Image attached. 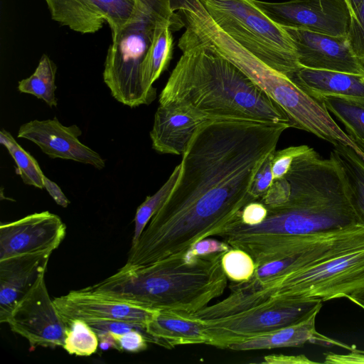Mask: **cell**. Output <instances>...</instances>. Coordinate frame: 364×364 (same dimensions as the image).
<instances>
[{
	"label": "cell",
	"instance_id": "cell-1",
	"mask_svg": "<svg viewBox=\"0 0 364 364\" xmlns=\"http://www.w3.org/2000/svg\"><path fill=\"white\" fill-rule=\"evenodd\" d=\"M290 127L227 119L201 124L182 155L174 188L131 247L128 262L149 265L220 236L255 201L250 191L255 175Z\"/></svg>",
	"mask_w": 364,
	"mask_h": 364
},
{
	"label": "cell",
	"instance_id": "cell-2",
	"mask_svg": "<svg viewBox=\"0 0 364 364\" xmlns=\"http://www.w3.org/2000/svg\"><path fill=\"white\" fill-rule=\"evenodd\" d=\"M285 177L290 185L285 203L266 206L267 215L257 225L239 217L220 235L232 248L247 252L257 267L309 248L314 233L360 224L345 172L332 151L323 159L309 147L294 159Z\"/></svg>",
	"mask_w": 364,
	"mask_h": 364
},
{
	"label": "cell",
	"instance_id": "cell-3",
	"mask_svg": "<svg viewBox=\"0 0 364 364\" xmlns=\"http://www.w3.org/2000/svg\"><path fill=\"white\" fill-rule=\"evenodd\" d=\"M178 46L183 53L161 92L160 105L208 120L290 124L282 109L230 61L205 46Z\"/></svg>",
	"mask_w": 364,
	"mask_h": 364
},
{
	"label": "cell",
	"instance_id": "cell-4",
	"mask_svg": "<svg viewBox=\"0 0 364 364\" xmlns=\"http://www.w3.org/2000/svg\"><path fill=\"white\" fill-rule=\"evenodd\" d=\"M225 253L195 257L184 254L146 266L120 268L86 289L153 310L193 314L224 293L228 277L221 259Z\"/></svg>",
	"mask_w": 364,
	"mask_h": 364
},
{
	"label": "cell",
	"instance_id": "cell-5",
	"mask_svg": "<svg viewBox=\"0 0 364 364\" xmlns=\"http://www.w3.org/2000/svg\"><path fill=\"white\" fill-rule=\"evenodd\" d=\"M222 301L193 314L203 322L208 345L220 348L299 323L320 311V299L273 297L242 282Z\"/></svg>",
	"mask_w": 364,
	"mask_h": 364
},
{
	"label": "cell",
	"instance_id": "cell-6",
	"mask_svg": "<svg viewBox=\"0 0 364 364\" xmlns=\"http://www.w3.org/2000/svg\"><path fill=\"white\" fill-rule=\"evenodd\" d=\"M187 39L191 44L207 46L237 66L282 109L291 127L318 135L328 127L331 115L321 101L240 46L206 11L194 18Z\"/></svg>",
	"mask_w": 364,
	"mask_h": 364
},
{
	"label": "cell",
	"instance_id": "cell-7",
	"mask_svg": "<svg viewBox=\"0 0 364 364\" xmlns=\"http://www.w3.org/2000/svg\"><path fill=\"white\" fill-rule=\"evenodd\" d=\"M170 23L173 31L185 26L170 0H136L132 18L112 36L102 73L112 96L129 107L149 105L141 82V66L156 28Z\"/></svg>",
	"mask_w": 364,
	"mask_h": 364
},
{
	"label": "cell",
	"instance_id": "cell-8",
	"mask_svg": "<svg viewBox=\"0 0 364 364\" xmlns=\"http://www.w3.org/2000/svg\"><path fill=\"white\" fill-rule=\"evenodd\" d=\"M199 1L218 27L272 68L291 78L301 68L286 30L252 0Z\"/></svg>",
	"mask_w": 364,
	"mask_h": 364
},
{
	"label": "cell",
	"instance_id": "cell-9",
	"mask_svg": "<svg viewBox=\"0 0 364 364\" xmlns=\"http://www.w3.org/2000/svg\"><path fill=\"white\" fill-rule=\"evenodd\" d=\"M364 286V245L257 285L272 296L322 301L347 297Z\"/></svg>",
	"mask_w": 364,
	"mask_h": 364
},
{
	"label": "cell",
	"instance_id": "cell-10",
	"mask_svg": "<svg viewBox=\"0 0 364 364\" xmlns=\"http://www.w3.org/2000/svg\"><path fill=\"white\" fill-rule=\"evenodd\" d=\"M6 323L13 332L25 338L32 349L63 347L68 326L50 298L45 273L16 304Z\"/></svg>",
	"mask_w": 364,
	"mask_h": 364
},
{
	"label": "cell",
	"instance_id": "cell-11",
	"mask_svg": "<svg viewBox=\"0 0 364 364\" xmlns=\"http://www.w3.org/2000/svg\"><path fill=\"white\" fill-rule=\"evenodd\" d=\"M252 1L281 26L304 28L332 37L348 38L350 12L347 0Z\"/></svg>",
	"mask_w": 364,
	"mask_h": 364
},
{
	"label": "cell",
	"instance_id": "cell-12",
	"mask_svg": "<svg viewBox=\"0 0 364 364\" xmlns=\"http://www.w3.org/2000/svg\"><path fill=\"white\" fill-rule=\"evenodd\" d=\"M51 18L82 34L95 33L105 23L112 36L132 18L136 0H45Z\"/></svg>",
	"mask_w": 364,
	"mask_h": 364
},
{
	"label": "cell",
	"instance_id": "cell-13",
	"mask_svg": "<svg viewBox=\"0 0 364 364\" xmlns=\"http://www.w3.org/2000/svg\"><path fill=\"white\" fill-rule=\"evenodd\" d=\"M291 37L301 68L364 75V63L348 38L299 27L282 26Z\"/></svg>",
	"mask_w": 364,
	"mask_h": 364
},
{
	"label": "cell",
	"instance_id": "cell-14",
	"mask_svg": "<svg viewBox=\"0 0 364 364\" xmlns=\"http://www.w3.org/2000/svg\"><path fill=\"white\" fill-rule=\"evenodd\" d=\"M60 218L48 211L28 215L0 225V259L38 252L54 251L65 235Z\"/></svg>",
	"mask_w": 364,
	"mask_h": 364
},
{
	"label": "cell",
	"instance_id": "cell-15",
	"mask_svg": "<svg viewBox=\"0 0 364 364\" xmlns=\"http://www.w3.org/2000/svg\"><path fill=\"white\" fill-rule=\"evenodd\" d=\"M53 303L68 325L74 319L87 321H120L146 328L156 310L99 295L86 288L55 298Z\"/></svg>",
	"mask_w": 364,
	"mask_h": 364
},
{
	"label": "cell",
	"instance_id": "cell-16",
	"mask_svg": "<svg viewBox=\"0 0 364 364\" xmlns=\"http://www.w3.org/2000/svg\"><path fill=\"white\" fill-rule=\"evenodd\" d=\"M81 134L82 131L76 124L64 126L54 117L23 124L17 136L33 142L51 159L73 160L102 169L105 160L80 141L78 137Z\"/></svg>",
	"mask_w": 364,
	"mask_h": 364
},
{
	"label": "cell",
	"instance_id": "cell-17",
	"mask_svg": "<svg viewBox=\"0 0 364 364\" xmlns=\"http://www.w3.org/2000/svg\"><path fill=\"white\" fill-rule=\"evenodd\" d=\"M53 251L19 255L0 259V322L6 323L11 310L37 278L46 273Z\"/></svg>",
	"mask_w": 364,
	"mask_h": 364
},
{
	"label": "cell",
	"instance_id": "cell-18",
	"mask_svg": "<svg viewBox=\"0 0 364 364\" xmlns=\"http://www.w3.org/2000/svg\"><path fill=\"white\" fill-rule=\"evenodd\" d=\"M207 121L192 111L159 105L150 132L152 148L159 154L183 155L198 128Z\"/></svg>",
	"mask_w": 364,
	"mask_h": 364
},
{
	"label": "cell",
	"instance_id": "cell-19",
	"mask_svg": "<svg viewBox=\"0 0 364 364\" xmlns=\"http://www.w3.org/2000/svg\"><path fill=\"white\" fill-rule=\"evenodd\" d=\"M145 329L149 342L166 348L208 342L203 322L191 314L156 310Z\"/></svg>",
	"mask_w": 364,
	"mask_h": 364
},
{
	"label": "cell",
	"instance_id": "cell-20",
	"mask_svg": "<svg viewBox=\"0 0 364 364\" xmlns=\"http://www.w3.org/2000/svg\"><path fill=\"white\" fill-rule=\"evenodd\" d=\"M318 312L315 311L299 323L234 343L228 348L234 350L273 349L299 347L309 342L326 346H336L351 350L354 347L328 338L316 331L315 321Z\"/></svg>",
	"mask_w": 364,
	"mask_h": 364
},
{
	"label": "cell",
	"instance_id": "cell-21",
	"mask_svg": "<svg viewBox=\"0 0 364 364\" xmlns=\"http://www.w3.org/2000/svg\"><path fill=\"white\" fill-rule=\"evenodd\" d=\"M291 79L317 100L335 96L364 100V75L301 68Z\"/></svg>",
	"mask_w": 364,
	"mask_h": 364
},
{
	"label": "cell",
	"instance_id": "cell-22",
	"mask_svg": "<svg viewBox=\"0 0 364 364\" xmlns=\"http://www.w3.org/2000/svg\"><path fill=\"white\" fill-rule=\"evenodd\" d=\"M170 23L160 25L156 30L151 46L141 66V82L144 91L151 102L156 99L154 82L166 70L172 58L173 41Z\"/></svg>",
	"mask_w": 364,
	"mask_h": 364
},
{
	"label": "cell",
	"instance_id": "cell-23",
	"mask_svg": "<svg viewBox=\"0 0 364 364\" xmlns=\"http://www.w3.org/2000/svg\"><path fill=\"white\" fill-rule=\"evenodd\" d=\"M332 151L345 172L351 204L360 224L364 225V161L347 146L336 145Z\"/></svg>",
	"mask_w": 364,
	"mask_h": 364
},
{
	"label": "cell",
	"instance_id": "cell-24",
	"mask_svg": "<svg viewBox=\"0 0 364 364\" xmlns=\"http://www.w3.org/2000/svg\"><path fill=\"white\" fill-rule=\"evenodd\" d=\"M318 100L343 124L348 135L364 152V100L335 96Z\"/></svg>",
	"mask_w": 364,
	"mask_h": 364
},
{
	"label": "cell",
	"instance_id": "cell-25",
	"mask_svg": "<svg viewBox=\"0 0 364 364\" xmlns=\"http://www.w3.org/2000/svg\"><path fill=\"white\" fill-rule=\"evenodd\" d=\"M57 66L47 55H43L34 73L18 82L19 92L43 100L49 107H57L55 91Z\"/></svg>",
	"mask_w": 364,
	"mask_h": 364
},
{
	"label": "cell",
	"instance_id": "cell-26",
	"mask_svg": "<svg viewBox=\"0 0 364 364\" xmlns=\"http://www.w3.org/2000/svg\"><path fill=\"white\" fill-rule=\"evenodd\" d=\"M0 143L4 146L14 159L20 175L26 185L43 188V174L36 159L23 149L13 136L4 129L0 131Z\"/></svg>",
	"mask_w": 364,
	"mask_h": 364
},
{
	"label": "cell",
	"instance_id": "cell-27",
	"mask_svg": "<svg viewBox=\"0 0 364 364\" xmlns=\"http://www.w3.org/2000/svg\"><path fill=\"white\" fill-rule=\"evenodd\" d=\"M181 166L177 165L166 181L152 196H149L138 207L134 217V230L132 246L139 240L147 224L171 193L180 175Z\"/></svg>",
	"mask_w": 364,
	"mask_h": 364
},
{
	"label": "cell",
	"instance_id": "cell-28",
	"mask_svg": "<svg viewBox=\"0 0 364 364\" xmlns=\"http://www.w3.org/2000/svg\"><path fill=\"white\" fill-rule=\"evenodd\" d=\"M63 348L70 355L90 356L99 347V338L83 320L74 319L68 325Z\"/></svg>",
	"mask_w": 364,
	"mask_h": 364
},
{
	"label": "cell",
	"instance_id": "cell-29",
	"mask_svg": "<svg viewBox=\"0 0 364 364\" xmlns=\"http://www.w3.org/2000/svg\"><path fill=\"white\" fill-rule=\"evenodd\" d=\"M221 262L228 278L233 282L249 280L257 268L255 261L247 252L235 248L226 252Z\"/></svg>",
	"mask_w": 364,
	"mask_h": 364
},
{
	"label": "cell",
	"instance_id": "cell-30",
	"mask_svg": "<svg viewBox=\"0 0 364 364\" xmlns=\"http://www.w3.org/2000/svg\"><path fill=\"white\" fill-rule=\"evenodd\" d=\"M348 40L356 55L364 63V0L350 14Z\"/></svg>",
	"mask_w": 364,
	"mask_h": 364
},
{
	"label": "cell",
	"instance_id": "cell-31",
	"mask_svg": "<svg viewBox=\"0 0 364 364\" xmlns=\"http://www.w3.org/2000/svg\"><path fill=\"white\" fill-rule=\"evenodd\" d=\"M307 145L289 146L274 152L272 159L274 181L280 179L289 171L294 159L308 150Z\"/></svg>",
	"mask_w": 364,
	"mask_h": 364
},
{
	"label": "cell",
	"instance_id": "cell-32",
	"mask_svg": "<svg viewBox=\"0 0 364 364\" xmlns=\"http://www.w3.org/2000/svg\"><path fill=\"white\" fill-rule=\"evenodd\" d=\"M111 332V331H110ZM120 351L139 353L147 348L149 337L146 330L132 329L123 333L111 332Z\"/></svg>",
	"mask_w": 364,
	"mask_h": 364
},
{
	"label": "cell",
	"instance_id": "cell-33",
	"mask_svg": "<svg viewBox=\"0 0 364 364\" xmlns=\"http://www.w3.org/2000/svg\"><path fill=\"white\" fill-rule=\"evenodd\" d=\"M274 152L266 159L255 175L250 191L251 196L255 200H259L274 182L272 168Z\"/></svg>",
	"mask_w": 364,
	"mask_h": 364
},
{
	"label": "cell",
	"instance_id": "cell-34",
	"mask_svg": "<svg viewBox=\"0 0 364 364\" xmlns=\"http://www.w3.org/2000/svg\"><path fill=\"white\" fill-rule=\"evenodd\" d=\"M290 193V185L286 177L274 181L266 193L258 201L267 207H273L285 203Z\"/></svg>",
	"mask_w": 364,
	"mask_h": 364
},
{
	"label": "cell",
	"instance_id": "cell-35",
	"mask_svg": "<svg viewBox=\"0 0 364 364\" xmlns=\"http://www.w3.org/2000/svg\"><path fill=\"white\" fill-rule=\"evenodd\" d=\"M232 247L225 241L205 238L194 244L186 253L188 257H195L217 253H225Z\"/></svg>",
	"mask_w": 364,
	"mask_h": 364
},
{
	"label": "cell",
	"instance_id": "cell-36",
	"mask_svg": "<svg viewBox=\"0 0 364 364\" xmlns=\"http://www.w3.org/2000/svg\"><path fill=\"white\" fill-rule=\"evenodd\" d=\"M87 323L97 335L108 331L123 333L134 328L146 330L144 326L138 323L120 321H93Z\"/></svg>",
	"mask_w": 364,
	"mask_h": 364
},
{
	"label": "cell",
	"instance_id": "cell-37",
	"mask_svg": "<svg viewBox=\"0 0 364 364\" xmlns=\"http://www.w3.org/2000/svg\"><path fill=\"white\" fill-rule=\"evenodd\" d=\"M267 215V207L258 200L247 204L242 210L240 215V220L250 225L262 223Z\"/></svg>",
	"mask_w": 364,
	"mask_h": 364
},
{
	"label": "cell",
	"instance_id": "cell-38",
	"mask_svg": "<svg viewBox=\"0 0 364 364\" xmlns=\"http://www.w3.org/2000/svg\"><path fill=\"white\" fill-rule=\"evenodd\" d=\"M261 363L267 364H303L315 363L304 355H287L283 354H272L264 357Z\"/></svg>",
	"mask_w": 364,
	"mask_h": 364
},
{
	"label": "cell",
	"instance_id": "cell-39",
	"mask_svg": "<svg viewBox=\"0 0 364 364\" xmlns=\"http://www.w3.org/2000/svg\"><path fill=\"white\" fill-rule=\"evenodd\" d=\"M44 188L48 191L49 195L53 198L55 202L63 207L66 208L70 204V200L65 196L60 188L57 183L50 180L46 176L43 179Z\"/></svg>",
	"mask_w": 364,
	"mask_h": 364
},
{
	"label": "cell",
	"instance_id": "cell-40",
	"mask_svg": "<svg viewBox=\"0 0 364 364\" xmlns=\"http://www.w3.org/2000/svg\"><path fill=\"white\" fill-rule=\"evenodd\" d=\"M99 347L107 350L109 348H114L119 350L118 345L110 331L98 334Z\"/></svg>",
	"mask_w": 364,
	"mask_h": 364
},
{
	"label": "cell",
	"instance_id": "cell-41",
	"mask_svg": "<svg viewBox=\"0 0 364 364\" xmlns=\"http://www.w3.org/2000/svg\"><path fill=\"white\" fill-rule=\"evenodd\" d=\"M346 298L364 309V286Z\"/></svg>",
	"mask_w": 364,
	"mask_h": 364
},
{
	"label": "cell",
	"instance_id": "cell-42",
	"mask_svg": "<svg viewBox=\"0 0 364 364\" xmlns=\"http://www.w3.org/2000/svg\"><path fill=\"white\" fill-rule=\"evenodd\" d=\"M361 1L362 0H347L350 14L357 9Z\"/></svg>",
	"mask_w": 364,
	"mask_h": 364
}]
</instances>
